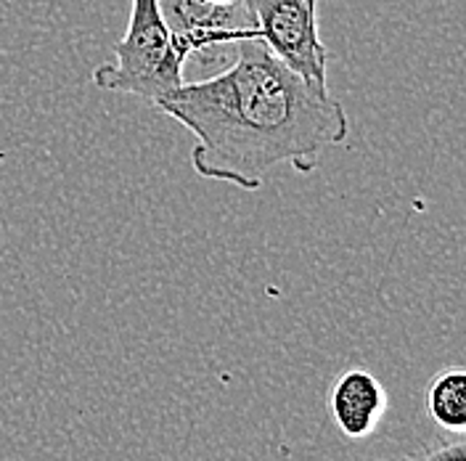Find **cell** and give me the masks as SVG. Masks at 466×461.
I'll use <instances>...</instances> for the list:
<instances>
[{
  "mask_svg": "<svg viewBox=\"0 0 466 461\" xmlns=\"http://www.w3.org/2000/svg\"><path fill=\"white\" fill-rule=\"evenodd\" d=\"M410 461H466V443L459 437L453 443H442L435 448L419 451Z\"/></svg>",
  "mask_w": 466,
  "mask_h": 461,
  "instance_id": "cell-7",
  "label": "cell"
},
{
  "mask_svg": "<svg viewBox=\"0 0 466 461\" xmlns=\"http://www.w3.org/2000/svg\"><path fill=\"white\" fill-rule=\"evenodd\" d=\"M228 69L183 83L154 107L177 119L197 146L191 168L207 180L258 191L276 165L289 162L299 173L319 168L326 146L350 133L345 107L284 67L260 40H241Z\"/></svg>",
  "mask_w": 466,
  "mask_h": 461,
  "instance_id": "cell-1",
  "label": "cell"
},
{
  "mask_svg": "<svg viewBox=\"0 0 466 461\" xmlns=\"http://www.w3.org/2000/svg\"><path fill=\"white\" fill-rule=\"evenodd\" d=\"M115 64L93 69L90 80L101 90L130 93L151 104L173 96L183 86L188 58L177 51L159 11V0H133L125 37L115 46Z\"/></svg>",
  "mask_w": 466,
  "mask_h": 461,
  "instance_id": "cell-2",
  "label": "cell"
},
{
  "mask_svg": "<svg viewBox=\"0 0 466 461\" xmlns=\"http://www.w3.org/2000/svg\"><path fill=\"white\" fill-rule=\"evenodd\" d=\"M387 411V390L369 369H348L329 390V414L334 427L350 440L371 437Z\"/></svg>",
  "mask_w": 466,
  "mask_h": 461,
  "instance_id": "cell-5",
  "label": "cell"
},
{
  "mask_svg": "<svg viewBox=\"0 0 466 461\" xmlns=\"http://www.w3.org/2000/svg\"><path fill=\"white\" fill-rule=\"evenodd\" d=\"M427 408L442 430H466V369L448 366L432 379L427 393Z\"/></svg>",
  "mask_w": 466,
  "mask_h": 461,
  "instance_id": "cell-6",
  "label": "cell"
},
{
  "mask_svg": "<svg viewBox=\"0 0 466 461\" xmlns=\"http://www.w3.org/2000/svg\"><path fill=\"white\" fill-rule=\"evenodd\" d=\"M159 11L186 58L252 40L255 16L244 0H159Z\"/></svg>",
  "mask_w": 466,
  "mask_h": 461,
  "instance_id": "cell-4",
  "label": "cell"
},
{
  "mask_svg": "<svg viewBox=\"0 0 466 461\" xmlns=\"http://www.w3.org/2000/svg\"><path fill=\"white\" fill-rule=\"evenodd\" d=\"M305 3H308V5H310L313 11H319V0H305Z\"/></svg>",
  "mask_w": 466,
  "mask_h": 461,
  "instance_id": "cell-8",
  "label": "cell"
},
{
  "mask_svg": "<svg viewBox=\"0 0 466 461\" xmlns=\"http://www.w3.org/2000/svg\"><path fill=\"white\" fill-rule=\"evenodd\" d=\"M255 16L252 40L313 86L326 87L329 48L319 37V11L305 0H244Z\"/></svg>",
  "mask_w": 466,
  "mask_h": 461,
  "instance_id": "cell-3",
  "label": "cell"
}]
</instances>
